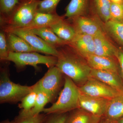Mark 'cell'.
I'll return each instance as SVG.
<instances>
[{
	"label": "cell",
	"instance_id": "obj_12",
	"mask_svg": "<svg viewBox=\"0 0 123 123\" xmlns=\"http://www.w3.org/2000/svg\"><path fill=\"white\" fill-rule=\"evenodd\" d=\"M68 44L84 58L94 54V38L92 36L76 34Z\"/></svg>",
	"mask_w": 123,
	"mask_h": 123
},
{
	"label": "cell",
	"instance_id": "obj_29",
	"mask_svg": "<svg viewBox=\"0 0 123 123\" xmlns=\"http://www.w3.org/2000/svg\"><path fill=\"white\" fill-rule=\"evenodd\" d=\"M9 49L6 32L0 30V60L1 62H7V59L10 53Z\"/></svg>",
	"mask_w": 123,
	"mask_h": 123
},
{
	"label": "cell",
	"instance_id": "obj_36",
	"mask_svg": "<svg viewBox=\"0 0 123 123\" xmlns=\"http://www.w3.org/2000/svg\"><path fill=\"white\" fill-rule=\"evenodd\" d=\"M117 121H118V123H123V117Z\"/></svg>",
	"mask_w": 123,
	"mask_h": 123
},
{
	"label": "cell",
	"instance_id": "obj_13",
	"mask_svg": "<svg viewBox=\"0 0 123 123\" xmlns=\"http://www.w3.org/2000/svg\"><path fill=\"white\" fill-rule=\"evenodd\" d=\"M90 77L99 80L117 90L123 92V84L118 73L111 70L92 68Z\"/></svg>",
	"mask_w": 123,
	"mask_h": 123
},
{
	"label": "cell",
	"instance_id": "obj_8",
	"mask_svg": "<svg viewBox=\"0 0 123 123\" xmlns=\"http://www.w3.org/2000/svg\"><path fill=\"white\" fill-rule=\"evenodd\" d=\"M79 87L82 93L111 99L121 92L112 88L98 79L90 77L84 84Z\"/></svg>",
	"mask_w": 123,
	"mask_h": 123
},
{
	"label": "cell",
	"instance_id": "obj_25",
	"mask_svg": "<svg viewBox=\"0 0 123 123\" xmlns=\"http://www.w3.org/2000/svg\"><path fill=\"white\" fill-rule=\"evenodd\" d=\"M37 96V90L34 85L33 90L24 97L18 105V107L23 111H28L34 107Z\"/></svg>",
	"mask_w": 123,
	"mask_h": 123
},
{
	"label": "cell",
	"instance_id": "obj_24",
	"mask_svg": "<svg viewBox=\"0 0 123 123\" xmlns=\"http://www.w3.org/2000/svg\"><path fill=\"white\" fill-rule=\"evenodd\" d=\"M106 33L123 47V22L110 20L104 24Z\"/></svg>",
	"mask_w": 123,
	"mask_h": 123
},
{
	"label": "cell",
	"instance_id": "obj_14",
	"mask_svg": "<svg viewBox=\"0 0 123 123\" xmlns=\"http://www.w3.org/2000/svg\"><path fill=\"white\" fill-rule=\"evenodd\" d=\"M84 59L91 68L98 70H111L118 73V66L113 57L94 55L88 56Z\"/></svg>",
	"mask_w": 123,
	"mask_h": 123
},
{
	"label": "cell",
	"instance_id": "obj_34",
	"mask_svg": "<svg viewBox=\"0 0 123 123\" xmlns=\"http://www.w3.org/2000/svg\"><path fill=\"white\" fill-rule=\"evenodd\" d=\"M111 2L123 4V0H110Z\"/></svg>",
	"mask_w": 123,
	"mask_h": 123
},
{
	"label": "cell",
	"instance_id": "obj_11",
	"mask_svg": "<svg viewBox=\"0 0 123 123\" xmlns=\"http://www.w3.org/2000/svg\"><path fill=\"white\" fill-rule=\"evenodd\" d=\"M105 33L104 31H101L94 36L95 48L94 55L116 57L119 49L108 40Z\"/></svg>",
	"mask_w": 123,
	"mask_h": 123
},
{
	"label": "cell",
	"instance_id": "obj_6",
	"mask_svg": "<svg viewBox=\"0 0 123 123\" xmlns=\"http://www.w3.org/2000/svg\"><path fill=\"white\" fill-rule=\"evenodd\" d=\"M63 75V74L56 66L51 67L36 83V86L48 95L51 102H53L61 88Z\"/></svg>",
	"mask_w": 123,
	"mask_h": 123
},
{
	"label": "cell",
	"instance_id": "obj_26",
	"mask_svg": "<svg viewBox=\"0 0 123 123\" xmlns=\"http://www.w3.org/2000/svg\"><path fill=\"white\" fill-rule=\"evenodd\" d=\"M61 0H41L38 5L37 12L44 13H56V7Z\"/></svg>",
	"mask_w": 123,
	"mask_h": 123
},
{
	"label": "cell",
	"instance_id": "obj_21",
	"mask_svg": "<svg viewBox=\"0 0 123 123\" xmlns=\"http://www.w3.org/2000/svg\"><path fill=\"white\" fill-rule=\"evenodd\" d=\"M68 116L65 123H99L102 118L78 108Z\"/></svg>",
	"mask_w": 123,
	"mask_h": 123
},
{
	"label": "cell",
	"instance_id": "obj_15",
	"mask_svg": "<svg viewBox=\"0 0 123 123\" xmlns=\"http://www.w3.org/2000/svg\"><path fill=\"white\" fill-rule=\"evenodd\" d=\"M65 17L51 25L50 28L60 38L69 43L76 35L75 29L68 19Z\"/></svg>",
	"mask_w": 123,
	"mask_h": 123
},
{
	"label": "cell",
	"instance_id": "obj_1",
	"mask_svg": "<svg viewBox=\"0 0 123 123\" xmlns=\"http://www.w3.org/2000/svg\"><path fill=\"white\" fill-rule=\"evenodd\" d=\"M57 49L59 55L55 66L76 85H81L90 77L91 68L84 57L69 44Z\"/></svg>",
	"mask_w": 123,
	"mask_h": 123
},
{
	"label": "cell",
	"instance_id": "obj_20",
	"mask_svg": "<svg viewBox=\"0 0 123 123\" xmlns=\"http://www.w3.org/2000/svg\"><path fill=\"white\" fill-rule=\"evenodd\" d=\"M123 117V92L110 100L104 118L118 121Z\"/></svg>",
	"mask_w": 123,
	"mask_h": 123
},
{
	"label": "cell",
	"instance_id": "obj_5",
	"mask_svg": "<svg viewBox=\"0 0 123 123\" xmlns=\"http://www.w3.org/2000/svg\"><path fill=\"white\" fill-rule=\"evenodd\" d=\"M57 58L54 56H46L40 55L37 52H10L7 59L15 64L18 69L24 68L27 65L33 66L35 69L39 70L38 64L45 65L49 68L55 66Z\"/></svg>",
	"mask_w": 123,
	"mask_h": 123
},
{
	"label": "cell",
	"instance_id": "obj_19",
	"mask_svg": "<svg viewBox=\"0 0 123 123\" xmlns=\"http://www.w3.org/2000/svg\"><path fill=\"white\" fill-rule=\"evenodd\" d=\"M5 32L10 52H37L25 40L20 36L11 32Z\"/></svg>",
	"mask_w": 123,
	"mask_h": 123
},
{
	"label": "cell",
	"instance_id": "obj_18",
	"mask_svg": "<svg viewBox=\"0 0 123 123\" xmlns=\"http://www.w3.org/2000/svg\"><path fill=\"white\" fill-rule=\"evenodd\" d=\"M111 3L110 0H90V13L105 23L110 20Z\"/></svg>",
	"mask_w": 123,
	"mask_h": 123
},
{
	"label": "cell",
	"instance_id": "obj_31",
	"mask_svg": "<svg viewBox=\"0 0 123 123\" xmlns=\"http://www.w3.org/2000/svg\"><path fill=\"white\" fill-rule=\"evenodd\" d=\"M43 123H65L68 116L65 114L48 115Z\"/></svg>",
	"mask_w": 123,
	"mask_h": 123
},
{
	"label": "cell",
	"instance_id": "obj_17",
	"mask_svg": "<svg viewBox=\"0 0 123 123\" xmlns=\"http://www.w3.org/2000/svg\"><path fill=\"white\" fill-rule=\"evenodd\" d=\"M28 29L42 38L49 44L56 49L69 44L68 42L58 37L50 27Z\"/></svg>",
	"mask_w": 123,
	"mask_h": 123
},
{
	"label": "cell",
	"instance_id": "obj_2",
	"mask_svg": "<svg viewBox=\"0 0 123 123\" xmlns=\"http://www.w3.org/2000/svg\"><path fill=\"white\" fill-rule=\"evenodd\" d=\"M41 0H19L11 13L0 20V30L25 28L30 27L37 13L38 5Z\"/></svg>",
	"mask_w": 123,
	"mask_h": 123
},
{
	"label": "cell",
	"instance_id": "obj_35",
	"mask_svg": "<svg viewBox=\"0 0 123 123\" xmlns=\"http://www.w3.org/2000/svg\"><path fill=\"white\" fill-rule=\"evenodd\" d=\"M0 123H14L13 121H10L8 119H6L3 120Z\"/></svg>",
	"mask_w": 123,
	"mask_h": 123
},
{
	"label": "cell",
	"instance_id": "obj_9",
	"mask_svg": "<svg viewBox=\"0 0 123 123\" xmlns=\"http://www.w3.org/2000/svg\"><path fill=\"white\" fill-rule=\"evenodd\" d=\"M68 19L72 25L77 34L94 36L99 31H104V23L94 15L79 16Z\"/></svg>",
	"mask_w": 123,
	"mask_h": 123
},
{
	"label": "cell",
	"instance_id": "obj_7",
	"mask_svg": "<svg viewBox=\"0 0 123 123\" xmlns=\"http://www.w3.org/2000/svg\"><path fill=\"white\" fill-rule=\"evenodd\" d=\"M6 32H11L22 38L37 52H40L58 57L59 52L47 43L42 38L31 31L29 29L18 28L10 29L4 31Z\"/></svg>",
	"mask_w": 123,
	"mask_h": 123
},
{
	"label": "cell",
	"instance_id": "obj_4",
	"mask_svg": "<svg viewBox=\"0 0 123 123\" xmlns=\"http://www.w3.org/2000/svg\"><path fill=\"white\" fill-rule=\"evenodd\" d=\"M30 86L15 84L10 78L8 66L6 64L1 68L0 74V103L16 104L34 89Z\"/></svg>",
	"mask_w": 123,
	"mask_h": 123
},
{
	"label": "cell",
	"instance_id": "obj_3",
	"mask_svg": "<svg viewBox=\"0 0 123 123\" xmlns=\"http://www.w3.org/2000/svg\"><path fill=\"white\" fill-rule=\"evenodd\" d=\"M63 89L57 101L43 112L47 115L65 114L79 108L80 92L79 87L68 77L65 76Z\"/></svg>",
	"mask_w": 123,
	"mask_h": 123
},
{
	"label": "cell",
	"instance_id": "obj_30",
	"mask_svg": "<svg viewBox=\"0 0 123 123\" xmlns=\"http://www.w3.org/2000/svg\"><path fill=\"white\" fill-rule=\"evenodd\" d=\"M110 20L123 22V4L111 2L110 8Z\"/></svg>",
	"mask_w": 123,
	"mask_h": 123
},
{
	"label": "cell",
	"instance_id": "obj_16",
	"mask_svg": "<svg viewBox=\"0 0 123 123\" xmlns=\"http://www.w3.org/2000/svg\"><path fill=\"white\" fill-rule=\"evenodd\" d=\"M65 10L64 16L68 19L87 15L90 13V0H71Z\"/></svg>",
	"mask_w": 123,
	"mask_h": 123
},
{
	"label": "cell",
	"instance_id": "obj_33",
	"mask_svg": "<svg viewBox=\"0 0 123 123\" xmlns=\"http://www.w3.org/2000/svg\"><path fill=\"white\" fill-rule=\"evenodd\" d=\"M99 123H118V121L110 120L103 117L101 119Z\"/></svg>",
	"mask_w": 123,
	"mask_h": 123
},
{
	"label": "cell",
	"instance_id": "obj_23",
	"mask_svg": "<svg viewBox=\"0 0 123 123\" xmlns=\"http://www.w3.org/2000/svg\"><path fill=\"white\" fill-rule=\"evenodd\" d=\"M35 88L37 90V96L34 106L31 110L28 111H21L19 115L22 116H32L40 114L43 112L44 106L48 103L51 102V100L49 96L43 91Z\"/></svg>",
	"mask_w": 123,
	"mask_h": 123
},
{
	"label": "cell",
	"instance_id": "obj_10",
	"mask_svg": "<svg viewBox=\"0 0 123 123\" xmlns=\"http://www.w3.org/2000/svg\"><path fill=\"white\" fill-rule=\"evenodd\" d=\"M111 99L93 97L80 93L79 108L85 110L92 114L103 118Z\"/></svg>",
	"mask_w": 123,
	"mask_h": 123
},
{
	"label": "cell",
	"instance_id": "obj_27",
	"mask_svg": "<svg viewBox=\"0 0 123 123\" xmlns=\"http://www.w3.org/2000/svg\"><path fill=\"white\" fill-rule=\"evenodd\" d=\"M18 2L19 0H0V20L8 16Z\"/></svg>",
	"mask_w": 123,
	"mask_h": 123
},
{
	"label": "cell",
	"instance_id": "obj_22",
	"mask_svg": "<svg viewBox=\"0 0 123 123\" xmlns=\"http://www.w3.org/2000/svg\"><path fill=\"white\" fill-rule=\"evenodd\" d=\"M64 16H60L57 13H44L37 12L33 22L28 29H36L44 27H50Z\"/></svg>",
	"mask_w": 123,
	"mask_h": 123
},
{
	"label": "cell",
	"instance_id": "obj_32",
	"mask_svg": "<svg viewBox=\"0 0 123 123\" xmlns=\"http://www.w3.org/2000/svg\"><path fill=\"white\" fill-rule=\"evenodd\" d=\"M116 58L118 62L121 75L123 79V50L119 49Z\"/></svg>",
	"mask_w": 123,
	"mask_h": 123
},
{
	"label": "cell",
	"instance_id": "obj_28",
	"mask_svg": "<svg viewBox=\"0 0 123 123\" xmlns=\"http://www.w3.org/2000/svg\"><path fill=\"white\" fill-rule=\"evenodd\" d=\"M47 115L45 114L32 116H22L18 115L13 121L14 123H43Z\"/></svg>",
	"mask_w": 123,
	"mask_h": 123
}]
</instances>
